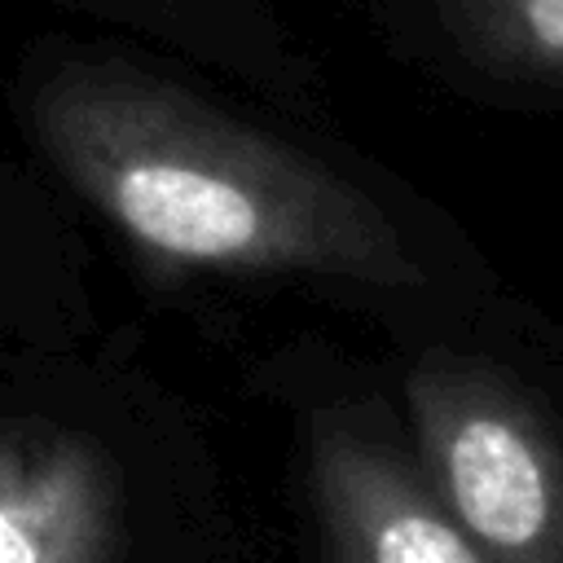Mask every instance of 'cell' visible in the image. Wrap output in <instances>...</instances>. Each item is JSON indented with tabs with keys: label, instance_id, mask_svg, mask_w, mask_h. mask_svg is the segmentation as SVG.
<instances>
[{
	"label": "cell",
	"instance_id": "1",
	"mask_svg": "<svg viewBox=\"0 0 563 563\" xmlns=\"http://www.w3.org/2000/svg\"><path fill=\"white\" fill-rule=\"evenodd\" d=\"M70 189L150 264L418 303L435 255L343 163L119 57L57 66L31 101Z\"/></svg>",
	"mask_w": 563,
	"mask_h": 563
},
{
	"label": "cell",
	"instance_id": "2",
	"mask_svg": "<svg viewBox=\"0 0 563 563\" xmlns=\"http://www.w3.org/2000/svg\"><path fill=\"white\" fill-rule=\"evenodd\" d=\"M409 444L493 563H563V431L501 365L431 347L405 374Z\"/></svg>",
	"mask_w": 563,
	"mask_h": 563
},
{
	"label": "cell",
	"instance_id": "3",
	"mask_svg": "<svg viewBox=\"0 0 563 563\" xmlns=\"http://www.w3.org/2000/svg\"><path fill=\"white\" fill-rule=\"evenodd\" d=\"M308 493L321 563H493L431 488L409 435L365 405L312 413Z\"/></svg>",
	"mask_w": 563,
	"mask_h": 563
},
{
	"label": "cell",
	"instance_id": "4",
	"mask_svg": "<svg viewBox=\"0 0 563 563\" xmlns=\"http://www.w3.org/2000/svg\"><path fill=\"white\" fill-rule=\"evenodd\" d=\"M123 488L106 449L62 422L0 427V563H123Z\"/></svg>",
	"mask_w": 563,
	"mask_h": 563
},
{
	"label": "cell",
	"instance_id": "5",
	"mask_svg": "<svg viewBox=\"0 0 563 563\" xmlns=\"http://www.w3.org/2000/svg\"><path fill=\"white\" fill-rule=\"evenodd\" d=\"M444 44L484 79L563 92V0H422Z\"/></svg>",
	"mask_w": 563,
	"mask_h": 563
},
{
	"label": "cell",
	"instance_id": "6",
	"mask_svg": "<svg viewBox=\"0 0 563 563\" xmlns=\"http://www.w3.org/2000/svg\"><path fill=\"white\" fill-rule=\"evenodd\" d=\"M97 4H110V9H128L145 22H163V26H176L180 22V0H97Z\"/></svg>",
	"mask_w": 563,
	"mask_h": 563
}]
</instances>
